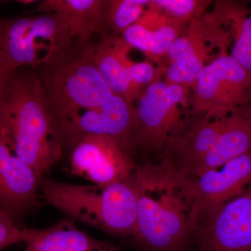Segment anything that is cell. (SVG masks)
Wrapping results in <instances>:
<instances>
[{
  "label": "cell",
  "instance_id": "cell-21",
  "mask_svg": "<svg viewBox=\"0 0 251 251\" xmlns=\"http://www.w3.org/2000/svg\"><path fill=\"white\" fill-rule=\"evenodd\" d=\"M210 2L198 0H152L151 4L173 21L186 25L193 20L201 18Z\"/></svg>",
  "mask_w": 251,
  "mask_h": 251
},
{
  "label": "cell",
  "instance_id": "cell-6",
  "mask_svg": "<svg viewBox=\"0 0 251 251\" xmlns=\"http://www.w3.org/2000/svg\"><path fill=\"white\" fill-rule=\"evenodd\" d=\"M90 43L75 44L42 67L41 81L56 121L77 110L99 106L114 95L94 64Z\"/></svg>",
  "mask_w": 251,
  "mask_h": 251
},
{
  "label": "cell",
  "instance_id": "cell-13",
  "mask_svg": "<svg viewBox=\"0 0 251 251\" xmlns=\"http://www.w3.org/2000/svg\"><path fill=\"white\" fill-rule=\"evenodd\" d=\"M40 178L23 161L0 125V207L20 221L40 204Z\"/></svg>",
  "mask_w": 251,
  "mask_h": 251
},
{
  "label": "cell",
  "instance_id": "cell-5",
  "mask_svg": "<svg viewBox=\"0 0 251 251\" xmlns=\"http://www.w3.org/2000/svg\"><path fill=\"white\" fill-rule=\"evenodd\" d=\"M76 43L57 15L0 18V75L6 80L21 68L44 67Z\"/></svg>",
  "mask_w": 251,
  "mask_h": 251
},
{
  "label": "cell",
  "instance_id": "cell-23",
  "mask_svg": "<svg viewBox=\"0 0 251 251\" xmlns=\"http://www.w3.org/2000/svg\"><path fill=\"white\" fill-rule=\"evenodd\" d=\"M240 111L251 122V96L248 103L243 107Z\"/></svg>",
  "mask_w": 251,
  "mask_h": 251
},
{
  "label": "cell",
  "instance_id": "cell-1",
  "mask_svg": "<svg viewBox=\"0 0 251 251\" xmlns=\"http://www.w3.org/2000/svg\"><path fill=\"white\" fill-rule=\"evenodd\" d=\"M135 242L149 251H185L202 219L196 179L166 158L137 167Z\"/></svg>",
  "mask_w": 251,
  "mask_h": 251
},
{
  "label": "cell",
  "instance_id": "cell-17",
  "mask_svg": "<svg viewBox=\"0 0 251 251\" xmlns=\"http://www.w3.org/2000/svg\"><path fill=\"white\" fill-rule=\"evenodd\" d=\"M24 251H122L82 232L74 221L63 220L43 229L24 227Z\"/></svg>",
  "mask_w": 251,
  "mask_h": 251
},
{
  "label": "cell",
  "instance_id": "cell-8",
  "mask_svg": "<svg viewBox=\"0 0 251 251\" xmlns=\"http://www.w3.org/2000/svg\"><path fill=\"white\" fill-rule=\"evenodd\" d=\"M189 90L182 86L156 81L144 89L134 106V150L161 152L172 137L184 129L180 105L187 100Z\"/></svg>",
  "mask_w": 251,
  "mask_h": 251
},
{
  "label": "cell",
  "instance_id": "cell-22",
  "mask_svg": "<svg viewBox=\"0 0 251 251\" xmlns=\"http://www.w3.org/2000/svg\"><path fill=\"white\" fill-rule=\"evenodd\" d=\"M24 227L7 211L0 207V251L19 242H24Z\"/></svg>",
  "mask_w": 251,
  "mask_h": 251
},
{
  "label": "cell",
  "instance_id": "cell-9",
  "mask_svg": "<svg viewBox=\"0 0 251 251\" xmlns=\"http://www.w3.org/2000/svg\"><path fill=\"white\" fill-rule=\"evenodd\" d=\"M63 141L74 145L89 135L112 137L127 153L134 151L135 109L125 99L113 95L94 108L82 109L57 120Z\"/></svg>",
  "mask_w": 251,
  "mask_h": 251
},
{
  "label": "cell",
  "instance_id": "cell-18",
  "mask_svg": "<svg viewBox=\"0 0 251 251\" xmlns=\"http://www.w3.org/2000/svg\"><path fill=\"white\" fill-rule=\"evenodd\" d=\"M104 0H45L39 13H53L64 21L75 42L85 45L96 34H103Z\"/></svg>",
  "mask_w": 251,
  "mask_h": 251
},
{
  "label": "cell",
  "instance_id": "cell-15",
  "mask_svg": "<svg viewBox=\"0 0 251 251\" xmlns=\"http://www.w3.org/2000/svg\"><path fill=\"white\" fill-rule=\"evenodd\" d=\"M92 59L104 82L114 95L134 106L140 92L132 82L130 47L121 36L103 33L97 42L90 43Z\"/></svg>",
  "mask_w": 251,
  "mask_h": 251
},
{
  "label": "cell",
  "instance_id": "cell-3",
  "mask_svg": "<svg viewBox=\"0 0 251 251\" xmlns=\"http://www.w3.org/2000/svg\"><path fill=\"white\" fill-rule=\"evenodd\" d=\"M251 151V122L241 112L194 120L172 137L162 158L186 176L199 177Z\"/></svg>",
  "mask_w": 251,
  "mask_h": 251
},
{
  "label": "cell",
  "instance_id": "cell-4",
  "mask_svg": "<svg viewBox=\"0 0 251 251\" xmlns=\"http://www.w3.org/2000/svg\"><path fill=\"white\" fill-rule=\"evenodd\" d=\"M135 173L112 184L93 186L59 182L44 176L40 187L46 202L69 217L108 233L133 237L138 210Z\"/></svg>",
  "mask_w": 251,
  "mask_h": 251
},
{
  "label": "cell",
  "instance_id": "cell-12",
  "mask_svg": "<svg viewBox=\"0 0 251 251\" xmlns=\"http://www.w3.org/2000/svg\"><path fill=\"white\" fill-rule=\"evenodd\" d=\"M194 237L200 251H251V186L203 219Z\"/></svg>",
  "mask_w": 251,
  "mask_h": 251
},
{
  "label": "cell",
  "instance_id": "cell-20",
  "mask_svg": "<svg viewBox=\"0 0 251 251\" xmlns=\"http://www.w3.org/2000/svg\"><path fill=\"white\" fill-rule=\"evenodd\" d=\"M150 0H104V33L121 36L144 14Z\"/></svg>",
  "mask_w": 251,
  "mask_h": 251
},
{
  "label": "cell",
  "instance_id": "cell-11",
  "mask_svg": "<svg viewBox=\"0 0 251 251\" xmlns=\"http://www.w3.org/2000/svg\"><path fill=\"white\" fill-rule=\"evenodd\" d=\"M72 174L97 185H108L134 175L136 164L129 153L112 137L89 135L74 145Z\"/></svg>",
  "mask_w": 251,
  "mask_h": 251
},
{
  "label": "cell",
  "instance_id": "cell-24",
  "mask_svg": "<svg viewBox=\"0 0 251 251\" xmlns=\"http://www.w3.org/2000/svg\"><path fill=\"white\" fill-rule=\"evenodd\" d=\"M6 80L3 78L1 75H0V95H1V90H2L3 86L4 85V82H6Z\"/></svg>",
  "mask_w": 251,
  "mask_h": 251
},
{
  "label": "cell",
  "instance_id": "cell-7",
  "mask_svg": "<svg viewBox=\"0 0 251 251\" xmlns=\"http://www.w3.org/2000/svg\"><path fill=\"white\" fill-rule=\"evenodd\" d=\"M188 105L194 120L239 112L251 96V74L229 54L209 62L191 87Z\"/></svg>",
  "mask_w": 251,
  "mask_h": 251
},
{
  "label": "cell",
  "instance_id": "cell-10",
  "mask_svg": "<svg viewBox=\"0 0 251 251\" xmlns=\"http://www.w3.org/2000/svg\"><path fill=\"white\" fill-rule=\"evenodd\" d=\"M167 51L168 67L163 73L168 83L182 86L190 91L202 69L211 62V50L219 46L226 52L219 31L201 18L193 20Z\"/></svg>",
  "mask_w": 251,
  "mask_h": 251
},
{
  "label": "cell",
  "instance_id": "cell-16",
  "mask_svg": "<svg viewBox=\"0 0 251 251\" xmlns=\"http://www.w3.org/2000/svg\"><path fill=\"white\" fill-rule=\"evenodd\" d=\"M185 25L173 21L151 4L139 20L121 36L131 49L151 59L166 55L171 44L184 31Z\"/></svg>",
  "mask_w": 251,
  "mask_h": 251
},
{
  "label": "cell",
  "instance_id": "cell-19",
  "mask_svg": "<svg viewBox=\"0 0 251 251\" xmlns=\"http://www.w3.org/2000/svg\"><path fill=\"white\" fill-rule=\"evenodd\" d=\"M231 45L229 55L251 74V11L240 3L219 1L208 15Z\"/></svg>",
  "mask_w": 251,
  "mask_h": 251
},
{
  "label": "cell",
  "instance_id": "cell-2",
  "mask_svg": "<svg viewBox=\"0 0 251 251\" xmlns=\"http://www.w3.org/2000/svg\"><path fill=\"white\" fill-rule=\"evenodd\" d=\"M0 125L40 179L60 160L63 141L40 75L16 71L0 95Z\"/></svg>",
  "mask_w": 251,
  "mask_h": 251
},
{
  "label": "cell",
  "instance_id": "cell-14",
  "mask_svg": "<svg viewBox=\"0 0 251 251\" xmlns=\"http://www.w3.org/2000/svg\"><path fill=\"white\" fill-rule=\"evenodd\" d=\"M202 219L238 197L251 185V151L243 153L224 166L196 179Z\"/></svg>",
  "mask_w": 251,
  "mask_h": 251
}]
</instances>
